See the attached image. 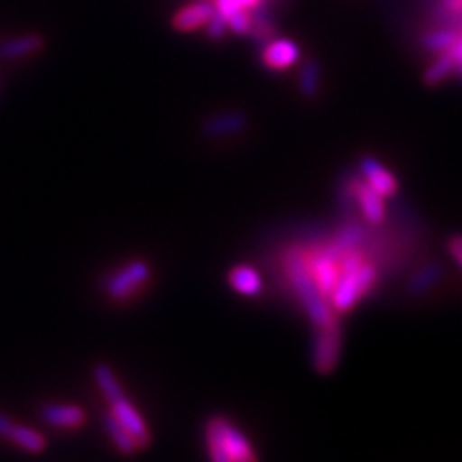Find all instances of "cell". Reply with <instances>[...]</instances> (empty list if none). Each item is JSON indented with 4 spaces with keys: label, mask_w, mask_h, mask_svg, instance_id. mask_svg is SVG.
I'll return each mask as SVG.
<instances>
[{
    "label": "cell",
    "mask_w": 462,
    "mask_h": 462,
    "mask_svg": "<svg viewBox=\"0 0 462 462\" xmlns=\"http://www.w3.org/2000/svg\"><path fill=\"white\" fill-rule=\"evenodd\" d=\"M460 39V32L451 27H441V25H431V29L420 35V45L424 51L439 54L445 51H451Z\"/></svg>",
    "instance_id": "cell-14"
},
{
    "label": "cell",
    "mask_w": 462,
    "mask_h": 462,
    "mask_svg": "<svg viewBox=\"0 0 462 462\" xmlns=\"http://www.w3.org/2000/svg\"><path fill=\"white\" fill-rule=\"evenodd\" d=\"M453 49L439 52L436 56V60H433L428 66V69L424 71V83L426 85L436 87V85L443 83L445 79H449L453 74H457V56H455Z\"/></svg>",
    "instance_id": "cell-15"
},
{
    "label": "cell",
    "mask_w": 462,
    "mask_h": 462,
    "mask_svg": "<svg viewBox=\"0 0 462 462\" xmlns=\"http://www.w3.org/2000/svg\"><path fill=\"white\" fill-rule=\"evenodd\" d=\"M41 47L42 39L39 35H22L16 39L5 41L3 45H0V58H5V60H18V58H25L41 51Z\"/></svg>",
    "instance_id": "cell-18"
},
{
    "label": "cell",
    "mask_w": 462,
    "mask_h": 462,
    "mask_svg": "<svg viewBox=\"0 0 462 462\" xmlns=\"http://www.w3.org/2000/svg\"><path fill=\"white\" fill-rule=\"evenodd\" d=\"M455 56H457V74L462 78V33H460V39L455 45Z\"/></svg>",
    "instance_id": "cell-27"
},
{
    "label": "cell",
    "mask_w": 462,
    "mask_h": 462,
    "mask_svg": "<svg viewBox=\"0 0 462 462\" xmlns=\"http://www.w3.org/2000/svg\"><path fill=\"white\" fill-rule=\"evenodd\" d=\"M8 439L12 443H16L22 451L32 453V455H39L47 449V439L42 438L37 430H32L16 422L12 426Z\"/></svg>",
    "instance_id": "cell-19"
},
{
    "label": "cell",
    "mask_w": 462,
    "mask_h": 462,
    "mask_svg": "<svg viewBox=\"0 0 462 462\" xmlns=\"http://www.w3.org/2000/svg\"><path fill=\"white\" fill-rule=\"evenodd\" d=\"M227 29L237 33V35H249L251 33V12L247 10H239L236 14H231L227 18Z\"/></svg>",
    "instance_id": "cell-23"
},
{
    "label": "cell",
    "mask_w": 462,
    "mask_h": 462,
    "mask_svg": "<svg viewBox=\"0 0 462 462\" xmlns=\"http://www.w3.org/2000/svg\"><path fill=\"white\" fill-rule=\"evenodd\" d=\"M249 125V118L239 110L220 112L207 118L200 125V134L207 139H220L229 135H239Z\"/></svg>",
    "instance_id": "cell-9"
},
{
    "label": "cell",
    "mask_w": 462,
    "mask_h": 462,
    "mask_svg": "<svg viewBox=\"0 0 462 462\" xmlns=\"http://www.w3.org/2000/svg\"><path fill=\"white\" fill-rule=\"evenodd\" d=\"M283 273L291 285L295 299L299 300L300 309L305 310L309 316V320L312 322L314 328H326V326H334L339 324V316L334 312V309L329 307V302L326 297L320 293V289L314 283L309 266H307V258L302 249L293 247L289 249L283 254Z\"/></svg>",
    "instance_id": "cell-1"
},
{
    "label": "cell",
    "mask_w": 462,
    "mask_h": 462,
    "mask_svg": "<svg viewBox=\"0 0 462 462\" xmlns=\"http://www.w3.org/2000/svg\"><path fill=\"white\" fill-rule=\"evenodd\" d=\"M41 418L54 428L76 430L85 424L87 414L76 404H45L41 409Z\"/></svg>",
    "instance_id": "cell-10"
},
{
    "label": "cell",
    "mask_w": 462,
    "mask_h": 462,
    "mask_svg": "<svg viewBox=\"0 0 462 462\" xmlns=\"http://www.w3.org/2000/svg\"><path fill=\"white\" fill-rule=\"evenodd\" d=\"M105 428L108 431L110 439L114 441L116 449H118L120 453H124V455H135L137 451H141L137 439L124 428V424L112 412L105 414Z\"/></svg>",
    "instance_id": "cell-16"
},
{
    "label": "cell",
    "mask_w": 462,
    "mask_h": 462,
    "mask_svg": "<svg viewBox=\"0 0 462 462\" xmlns=\"http://www.w3.org/2000/svg\"><path fill=\"white\" fill-rule=\"evenodd\" d=\"M151 276V266L144 260H134L124 270H120L108 282L106 293L114 300H124L132 295L137 287H141Z\"/></svg>",
    "instance_id": "cell-5"
},
{
    "label": "cell",
    "mask_w": 462,
    "mask_h": 462,
    "mask_svg": "<svg viewBox=\"0 0 462 462\" xmlns=\"http://www.w3.org/2000/svg\"><path fill=\"white\" fill-rule=\"evenodd\" d=\"M430 20L433 25L451 27L462 33V0H431Z\"/></svg>",
    "instance_id": "cell-13"
},
{
    "label": "cell",
    "mask_w": 462,
    "mask_h": 462,
    "mask_svg": "<svg viewBox=\"0 0 462 462\" xmlns=\"http://www.w3.org/2000/svg\"><path fill=\"white\" fill-rule=\"evenodd\" d=\"M341 343L343 334L341 326H326V328H314V339L310 346V363L318 374H331L341 358Z\"/></svg>",
    "instance_id": "cell-4"
},
{
    "label": "cell",
    "mask_w": 462,
    "mask_h": 462,
    "mask_svg": "<svg viewBox=\"0 0 462 462\" xmlns=\"http://www.w3.org/2000/svg\"><path fill=\"white\" fill-rule=\"evenodd\" d=\"M300 58V49L291 39H270L264 42L260 60L272 71H283L293 68Z\"/></svg>",
    "instance_id": "cell-8"
},
{
    "label": "cell",
    "mask_w": 462,
    "mask_h": 462,
    "mask_svg": "<svg viewBox=\"0 0 462 462\" xmlns=\"http://www.w3.org/2000/svg\"><path fill=\"white\" fill-rule=\"evenodd\" d=\"M93 378H95V382H97L100 392H103V395L106 397V401H112V399H116V397L124 395V389H122L118 378H116L112 368H110L108 365H103V363L95 365V368H93Z\"/></svg>",
    "instance_id": "cell-21"
},
{
    "label": "cell",
    "mask_w": 462,
    "mask_h": 462,
    "mask_svg": "<svg viewBox=\"0 0 462 462\" xmlns=\"http://www.w3.org/2000/svg\"><path fill=\"white\" fill-rule=\"evenodd\" d=\"M343 199L355 202L360 218H363L368 226L380 227L387 218L385 199L372 189V187L363 178H349L343 183Z\"/></svg>",
    "instance_id": "cell-3"
},
{
    "label": "cell",
    "mask_w": 462,
    "mask_h": 462,
    "mask_svg": "<svg viewBox=\"0 0 462 462\" xmlns=\"http://www.w3.org/2000/svg\"><path fill=\"white\" fill-rule=\"evenodd\" d=\"M443 278V266L439 263H428L422 268H418L414 276L409 280L407 289L411 295H422L430 289L436 287Z\"/></svg>",
    "instance_id": "cell-17"
},
{
    "label": "cell",
    "mask_w": 462,
    "mask_h": 462,
    "mask_svg": "<svg viewBox=\"0 0 462 462\" xmlns=\"http://www.w3.org/2000/svg\"><path fill=\"white\" fill-rule=\"evenodd\" d=\"M447 249H449V254L453 256L455 263L462 268V236H453L447 243Z\"/></svg>",
    "instance_id": "cell-25"
},
{
    "label": "cell",
    "mask_w": 462,
    "mask_h": 462,
    "mask_svg": "<svg viewBox=\"0 0 462 462\" xmlns=\"http://www.w3.org/2000/svg\"><path fill=\"white\" fill-rule=\"evenodd\" d=\"M205 441L208 457L214 462H254L258 458L247 436L222 414L210 416L207 420Z\"/></svg>",
    "instance_id": "cell-2"
},
{
    "label": "cell",
    "mask_w": 462,
    "mask_h": 462,
    "mask_svg": "<svg viewBox=\"0 0 462 462\" xmlns=\"http://www.w3.org/2000/svg\"><path fill=\"white\" fill-rule=\"evenodd\" d=\"M214 10L222 14V16L227 20L231 14H236L239 10H247L253 12L254 8L266 5V0H212Z\"/></svg>",
    "instance_id": "cell-22"
},
{
    "label": "cell",
    "mask_w": 462,
    "mask_h": 462,
    "mask_svg": "<svg viewBox=\"0 0 462 462\" xmlns=\"http://www.w3.org/2000/svg\"><path fill=\"white\" fill-rule=\"evenodd\" d=\"M227 282L231 289L243 297H258L264 289V282L260 278V273L247 264H237L231 268L227 273Z\"/></svg>",
    "instance_id": "cell-12"
},
{
    "label": "cell",
    "mask_w": 462,
    "mask_h": 462,
    "mask_svg": "<svg viewBox=\"0 0 462 462\" xmlns=\"http://www.w3.org/2000/svg\"><path fill=\"white\" fill-rule=\"evenodd\" d=\"M214 14V5L207 0H199L189 6L181 8L176 16H173V27L181 33L195 32L199 27H205Z\"/></svg>",
    "instance_id": "cell-11"
},
{
    "label": "cell",
    "mask_w": 462,
    "mask_h": 462,
    "mask_svg": "<svg viewBox=\"0 0 462 462\" xmlns=\"http://www.w3.org/2000/svg\"><path fill=\"white\" fill-rule=\"evenodd\" d=\"M360 178H363L372 189L378 191L383 199H393L399 193V181L395 178V173L385 168L378 158L374 156H365L360 161Z\"/></svg>",
    "instance_id": "cell-6"
},
{
    "label": "cell",
    "mask_w": 462,
    "mask_h": 462,
    "mask_svg": "<svg viewBox=\"0 0 462 462\" xmlns=\"http://www.w3.org/2000/svg\"><path fill=\"white\" fill-rule=\"evenodd\" d=\"M12 426H14V422L10 420V418L5 412H0V438L8 439L10 431H12Z\"/></svg>",
    "instance_id": "cell-26"
},
{
    "label": "cell",
    "mask_w": 462,
    "mask_h": 462,
    "mask_svg": "<svg viewBox=\"0 0 462 462\" xmlns=\"http://www.w3.org/2000/svg\"><path fill=\"white\" fill-rule=\"evenodd\" d=\"M110 402V412L118 418V420L124 424V428L132 433V436L137 439L141 449H147V447L151 445V431L147 428V424H144V420L141 418V414L137 412V409L132 404V401H129L124 395L116 397Z\"/></svg>",
    "instance_id": "cell-7"
},
{
    "label": "cell",
    "mask_w": 462,
    "mask_h": 462,
    "mask_svg": "<svg viewBox=\"0 0 462 462\" xmlns=\"http://www.w3.org/2000/svg\"><path fill=\"white\" fill-rule=\"evenodd\" d=\"M322 85V69L318 60L309 58V60L302 62L299 71V91L305 98H312L320 91Z\"/></svg>",
    "instance_id": "cell-20"
},
{
    "label": "cell",
    "mask_w": 462,
    "mask_h": 462,
    "mask_svg": "<svg viewBox=\"0 0 462 462\" xmlns=\"http://www.w3.org/2000/svg\"><path fill=\"white\" fill-rule=\"evenodd\" d=\"M205 27H207V33L210 39H222L227 33V20L222 16V14L214 10L212 18L208 20V23Z\"/></svg>",
    "instance_id": "cell-24"
}]
</instances>
